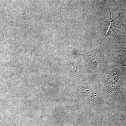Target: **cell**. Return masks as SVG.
I'll return each mask as SVG.
<instances>
[{"instance_id": "obj_1", "label": "cell", "mask_w": 126, "mask_h": 126, "mask_svg": "<svg viewBox=\"0 0 126 126\" xmlns=\"http://www.w3.org/2000/svg\"><path fill=\"white\" fill-rule=\"evenodd\" d=\"M109 10L110 14V23L107 31L104 35L99 39L101 40L107 36H110L112 38L118 39L121 36H124L126 39L125 34L126 30L123 24V20L120 16H116L112 14Z\"/></svg>"}, {"instance_id": "obj_3", "label": "cell", "mask_w": 126, "mask_h": 126, "mask_svg": "<svg viewBox=\"0 0 126 126\" xmlns=\"http://www.w3.org/2000/svg\"><path fill=\"white\" fill-rule=\"evenodd\" d=\"M97 53V52L93 50L87 54H82L86 59V61L88 66L94 69L97 68L101 61V59L97 56L98 54Z\"/></svg>"}, {"instance_id": "obj_2", "label": "cell", "mask_w": 126, "mask_h": 126, "mask_svg": "<svg viewBox=\"0 0 126 126\" xmlns=\"http://www.w3.org/2000/svg\"><path fill=\"white\" fill-rule=\"evenodd\" d=\"M82 93L83 96L86 98V99L93 104H110V103L108 101L103 99L100 95L97 93L93 90L86 88V87H82L81 88Z\"/></svg>"}, {"instance_id": "obj_5", "label": "cell", "mask_w": 126, "mask_h": 126, "mask_svg": "<svg viewBox=\"0 0 126 126\" xmlns=\"http://www.w3.org/2000/svg\"><path fill=\"white\" fill-rule=\"evenodd\" d=\"M113 0L115 1H116V0ZM116 2H117V1H116Z\"/></svg>"}, {"instance_id": "obj_4", "label": "cell", "mask_w": 126, "mask_h": 126, "mask_svg": "<svg viewBox=\"0 0 126 126\" xmlns=\"http://www.w3.org/2000/svg\"><path fill=\"white\" fill-rule=\"evenodd\" d=\"M113 61L126 67V47L119 50H112Z\"/></svg>"}]
</instances>
